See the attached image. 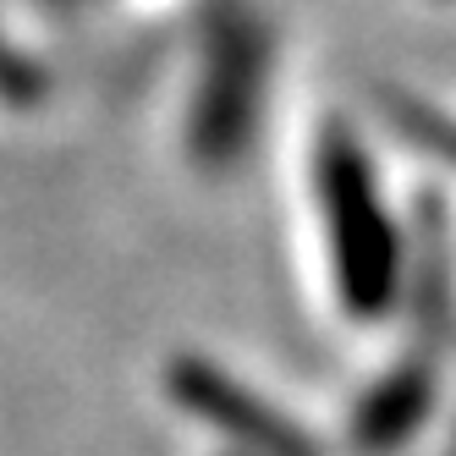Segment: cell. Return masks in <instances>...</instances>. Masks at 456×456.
<instances>
[{
    "label": "cell",
    "instance_id": "1",
    "mask_svg": "<svg viewBox=\"0 0 456 456\" xmlns=\"http://www.w3.org/2000/svg\"><path fill=\"white\" fill-rule=\"evenodd\" d=\"M319 204H324V242H330L341 308H352L357 319L385 314L402 286V237L379 204L363 149L341 133H330L319 149Z\"/></svg>",
    "mask_w": 456,
    "mask_h": 456
},
{
    "label": "cell",
    "instance_id": "2",
    "mask_svg": "<svg viewBox=\"0 0 456 456\" xmlns=\"http://www.w3.org/2000/svg\"><path fill=\"white\" fill-rule=\"evenodd\" d=\"M171 390H176V402L187 412L209 418V429L232 435L242 451H258V456H319V445L291 418H281L265 396L242 390L232 374H220L209 363H176Z\"/></svg>",
    "mask_w": 456,
    "mask_h": 456
},
{
    "label": "cell",
    "instance_id": "3",
    "mask_svg": "<svg viewBox=\"0 0 456 456\" xmlns=\"http://www.w3.org/2000/svg\"><path fill=\"white\" fill-rule=\"evenodd\" d=\"M429 402H435V369L407 363V369H396V374H385L369 396L357 402V423H352L357 445H363L369 456L402 451V445L423 429Z\"/></svg>",
    "mask_w": 456,
    "mask_h": 456
},
{
    "label": "cell",
    "instance_id": "4",
    "mask_svg": "<svg viewBox=\"0 0 456 456\" xmlns=\"http://www.w3.org/2000/svg\"><path fill=\"white\" fill-rule=\"evenodd\" d=\"M0 94H34V77H28V67L0 45Z\"/></svg>",
    "mask_w": 456,
    "mask_h": 456
}]
</instances>
